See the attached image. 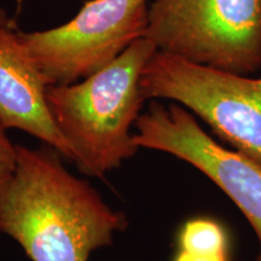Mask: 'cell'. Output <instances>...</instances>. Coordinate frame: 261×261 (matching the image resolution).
I'll list each match as a JSON object with an SVG mask.
<instances>
[{"mask_svg":"<svg viewBox=\"0 0 261 261\" xmlns=\"http://www.w3.org/2000/svg\"><path fill=\"white\" fill-rule=\"evenodd\" d=\"M145 38L165 54L253 75L261 69V0H152Z\"/></svg>","mask_w":261,"mask_h":261,"instance_id":"3957f363","label":"cell"},{"mask_svg":"<svg viewBox=\"0 0 261 261\" xmlns=\"http://www.w3.org/2000/svg\"><path fill=\"white\" fill-rule=\"evenodd\" d=\"M149 5L150 0H87L70 21L21 31V40L47 86L79 83L145 37Z\"/></svg>","mask_w":261,"mask_h":261,"instance_id":"5b68a950","label":"cell"},{"mask_svg":"<svg viewBox=\"0 0 261 261\" xmlns=\"http://www.w3.org/2000/svg\"><path fill=\"white\" fill-rule=\"evenodd\" d=\"M138 148L166 152L203 173L242 212L259 243L261 261V166L208 135L187 108L151 100L136 122Z\"/></svg>","mask_w":261,"mask_h":261,"instance_id":"8992f818","label":"cell"},{"mask_svg":"<svg viewBox=\"0 0 261 261\" xmlns=\"http://www.w3.org/2000/svg\"><path fill=\"white\" fill-rule=\"evenodd\" d=\"M46 87L23 46L17 22L0 6V126L27 132L75 162L73 149L52 120Z\"/></svg>","mask_w":261,"mask_h":261,"instance_id":"52a82bcc","label":"cell"},{"mask_svg":"<svg viewBox=\"0 0 261 261\" xmlns=\"http://www.w3.org/2000/svg\"><path fill=\"white\" fill-rule=\"evenodd\" d=\"M173 261H230L228 256H211L200 255V254H192L179 250Z\"/></svg>","mask_w":261,"mask_h":261,"instance_id":"30bf717a","label":"cell"},{"mask_svg":"<svg viewBox=\"0 0 261 261\" xmlns=\"http://www.w3.org/2000/svg\"><path fill=\"white\" fill-rule=\"evenodd\" d=\"M17 162V145H14L0 126V184L11 175Z\"/></svg>","mask_w":261,"mask_h":261,"instance_id":"9c48e42d","label":"cell"},{"mask_svg":"<svg viewBox=\"0 0 261 261\" xmlns=\"http://www.w3.org/2000/svg\"><path fill=\"white\" fill-rule=\"evenodd\" d=\"M60 156L17 145L14 172L0 184V231L32 261H89L94 250L112 246L127 219Z\"/></svg>","mask_w":261,"mask_h":261,"instance_id":"6da1fadb","label":"cell"},{"mask_svg":"<svg viewBox=\"0 0 261 261\" xmlns=\"http://www.w3.org/2000/svg\"><path fill=\"white\" fill-rule=\"evenodd\" d=\"M145 100L187 108L221 140L261 166V76L230 73L156 51L144 67Z\"/></svg>","mask_w":261,"mask_h":261,"instance_id":"277c9868","label":"cell"},{"mask_svg":"<svg viewBox=\"0 0 261 261\" xmlns=\"http://www.w3.org/2000/svg\"><path fill=\"white\" fill-rule=\"evenodd\" d=\"M179 250L211 256H228V236L221 224L210 218H196L182 225Z\"/></svg>","mask_w":261,"mask_h":261,"instance_id":"ba28073f","label":"cell"},{"mask_svg":"<svg viewBox=\"0 0 261 261\" xmlns=\"http://www.w3.org/2000/svg\"><path fill=\"white\" fill-rule=\"evenodd\" d=\"M156 51L154 42L140 38L96 74L46 87L52 120L73 149L80 171L103 178L139 149L130 128L145 102L140 90L143 69Z\"/></svg>","mask_w":261,"mask_h":261,"instance_id":"7a4b0ae2","label":"cell"}]
</instances>
